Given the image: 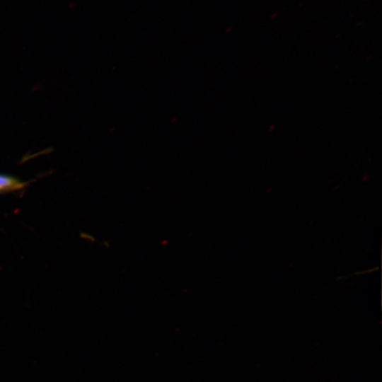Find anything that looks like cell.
I'll use <instances>...</instances> for the list:
<instances>
[{"instance_id":"1","label":"cell","mask_w":382,"mask_h":382,"mask_svg":"<svg viewBox=\"0 0 382 382\" xmlns=\"http://www.w3.org/2000/svg\"><path fill=\"white\" fill-rule=\"evenodd\" d=\"M22 184L17 180L4 175H0V191L20 188Z\"/></svg>"}]
</instances>
